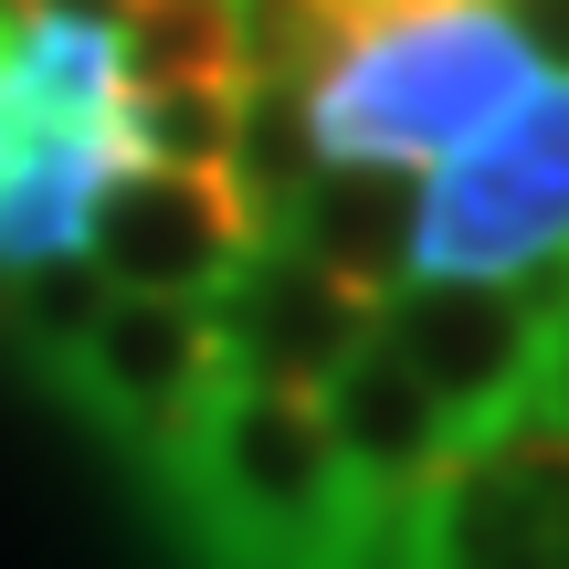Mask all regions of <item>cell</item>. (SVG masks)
Segmentation results:
<instances>
[{
  "label": "cell",
  "mask_w": 569,
  "mask_h": 569,
  "mask_svg": "<svg viewBox=\"0 0 569 569\" xmlns=\"http://www.w3.org/2000/svg\"><path fill=\"white\" fill-rule=\"evenodd\" d=\"M138 507L180 569H369V507L306 390L232 380Z\"/></svg>",
  "instance_id": "1"
},
{
  "label": "cell",
  "mask_w": 569,
  "mask_h": 569,
  "mask_svg": "<svg viewBox=\"0 0 569 569\" xmlns=\"http://www.w3.org/2000/svg\"><path fill=\"white\" fill-rule=\"evenodd\" d=\"M538 84H549L538 42L496 0H475V11H422L390 32L327 42L296 74V106L317 138V169H411L422 180L465 138H486L507 106H528Z\"/></svg>",
  "instance_id": "2"
},
{
  "label": "cell",
  "mask_w": 569,
  "mask_h": 569,
  "mask_svg": "<svg viewBox=\"0 0 569 569\" xmlns=\"http://www.w3.org/2000/svg\"><path fill=\"white\" fill-rule=\"evenodd\" d=\"M549 264H569V74L465 138L411 211V284H528Z\"/></svg>",
  "instance_id": "3"
},
{
  "label": "cell",
  "mask_w": 569,
  "mask_h": 569,
  "mask_svg": "<svg viewBox=\"0 0 569 569\" xmlns=\"http://www.w3.org/2000/svg\"><path fill=\"white\" fill-rule=\"evenodd\" d=\"M232 390L222 327L211 306L180 296H106V317L84 327V348L42 380V401L117 465L127 496H148L169 465L190 453V432L211 422V401Z\"/></svg>",
  "instance_id": "4"
},
{
  "label": "cell",
  "mask_w": 569,
  "mask_h": 569,
  "mask_svg": "<svg viewBox=\"0 0 569 569\" xmlns=\"http://www.w3.org/2000/svg\"><path fill=\"white\" fill-rule=\"evenodd\" d=\"M559 306H569V264L528 284H401V296H380V348L432 390L453 443L486 453L538 422V369H549Z\"/></svg>",
  "instance_id": "5"
},
{
  "label": "cell",
  "mask_w": 569,
  "mask_h": 569,
  "mask_svg": "<svg viewBox=\"0 0 569 569\" xmlns=\"http://www.w3.org/2000/svg\"><path fill=\"white\" fill-rule=\"evenodd\" d=\"M274 243V211L222 169H127L96 201L84 264L106 296H180V306H222L243 264Z\"/></svg>",
  "instance_id": "6"
},
{
  "label": "cell",
  "mask_w": 569,
  "mask_h": 569,
  "mask_svg": "<svg viewBox=\"0 0 569 569\" xmlns=\"http://www.w3.org/2000/svg\"><path fill=\"white\" fill-rule=\"evenodd\" d=\"M211 327H222L232 380H253V390H306V401H317V390L369 348L380 306H369L359 284H338L327 264H306L296 243H264V253L243 264V284L211 306Z\"/></svg>",
  "instance_id": "7"
},
{
  "label": "cell",
  "mask_w": 569,
  "mask_h": 569,
  "mask_svg": "<svg viewBox=\"0 0 569 569\" xmlns=\"http://www.w3.org/2000/svg\"><path fill=\"white\" fill-rule=\"evenodd\" d=\"M411 211H422V180L411 169H317L284 201L274 243H296L306 264H327L338 284H359L380 306V296L411 284Z\"/></svg>",
  "instance_id": "8"
},
{
  "label": "cell",
  "mask_w": 569,
  "mask_h": 569,
  "mask_svg": "<svg viewBox=\"0 0 569 569\" xmlns=\"http://www.w3.org/2000/svg\"><path fill=\"white\" fill-rule=\"evenodd\" d=\"M117 53L127 84H253L264 74V0H127Z\"/></svg>",
  "instance_id": "9"
},
{
  "label": "cell",
  "mask_w": 569,
  "mask_h": 569,
  "mask_svg": "<svg viewBox=\"0 0 569 569\" xmlns=\"http://www.w3.org/2000/svg\"><path fill=\"white\" fill-rule=\"evenodd\" d=\"M106 317V284L96 264H32V274H0V359H11L21 390H42L63 359L84 348V327Z\"/></svg>",
  "instance_id": "10"
},
{
  "label": "cell",
  "mask_w": 569,
  "mask_h": 569,
  "mask_svg": "<svg viewBox=\"0 0 569 569\" xmlns=\"http://www.w3.org/2000/svg\"><path fill=\"white\" fill-rule=\"evenodd\" d=\"M243 138V84H127V148L148 169H222Z\"/></svg>",
  "instance_id": "11"
},
{
  "label": "cell",
  "mask_w": 569,
  "mask_h": 569,
  "mask_svg": "<svg viewBox=\"0 0 569 569\" xmlns=\"http://www.w3.org/2000/svg\"><path fill=\"white\" fill-rule=\"evenodd\" d=\"M284 11L327 42H359V32H390V21H422V11H475V0H284Z\"/></svg>",
  "instance_id": "12"
},
{
  "label": "cell",
  "mask_w": 569,
  "mask_h": 569,
  "mask_svg": "<svg viewBox=\"0 0 569 569\" xmlns=\"http://www.w3.org/2000/svg\"><path fill=\"white\" fill-rule=\"evenodd\" d=\"M538 432L569 443V306H559V327H549V369H538Z\"/></svg>",
  "instance_id": "13"
},
{
  "label": "cell",
  "mask_w": 569,
  "mask_h": 569,
  "mask_svg": "<svg viewBox=\"0 0 569 569\" xmlns=\"http://www.w3.org/2000/svg\"><path fill=\"white\" fill-rule=\"evenodd\" d=\"M42 11H84V21H117L127 0H42Z\"/></svg>",
  "instance_id": "14"
},
{
  "label": "cell",
  "mask_w": 569,
  "mask_h": 569,
  "mask_svg": "<svg viewBox=\"0 0 569 569\" xmlns=\"http://www.w3.org/2000/svg\"><path fill=\"white\" fill-rule=\"evenodd\" d=\"M11 11H21V0H0V53H11Z\"/></svg>",
  "instance_id": "15"
}]
</instances>
